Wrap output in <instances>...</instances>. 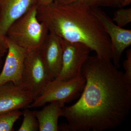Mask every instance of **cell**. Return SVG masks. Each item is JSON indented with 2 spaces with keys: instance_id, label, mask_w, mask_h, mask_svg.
<instances>
[{
  "instance_id": "cell-1",
  "label": "cell",
  "mask_w": 131,
  "mask_h": 131,
  "mask_svg": "<svg viewBox=\"0 0 131 131\" xmlns=\"http://www.w3.org/2000/svg\"><path fill=\"white\" fill-rule=\"evenodd\" d=\"M86 80L80 99L64 106L61 117L65 131H103L122 124L131 108V82L110 60L89 56L82 67Z\"/></svg>"
},
{
  "instance_id": "cell-2",
  "label": "cell",
  "mask_w": 131,
  "mask_h": 131,
  "mask_svg": "<svg viewBox=\"0 0 131 131\" xmlns=\"http://www.w3.org/2000/svg\"><path fill=\"white\" fill-rule=\"evenodd\" d=\"M37 16L50 32L71 42L81 43L100 58L111 61L110 38L93 9L80 2L37 6Z\"/></svg>"
},
{
  "instance_id": "cell-3",
  "label": "cell",
  "mask_w": 131,
  "mask_h": 131,
  "mask_svg": "<svg viewBox=\"0 0 131 131\" xmlns=\"http://www.w3.org/2000/svg\"><path fill=\"white\" fill-rule=\"evenodd\" d=\"M37 5L16 19L8 28L7 37L26 50H39L49 33L44 24L38 19Z\"/></svg>"
},
{
  "instance_id": "cell-4",
  "label": "cell",
  "mask_w": 131,
  "mask_h": 131,
  "mask_svg": "<svg viewBox=\"0 0 131 131\" xmlns=\"http://www.w3.org/2000/svg\"><path fill=\"white\" fill-rule=\"evenodd\" d=\"M85 82V78L81 75L66 81L56 78L50 81L29 108L40 107L53 101L59 102L64 105L78 95L84 88Z\"/></svg>"
},
{
  "instance_id": "cell-5",
  "label": "cell",
  "mask_w": 131,
  "mask_h": 131,
  "mask_svg": "<svg viewBox=\"0 0 131 131\" xmlns=\"http://www.w3.org/2000/svg\"><path fill=\"white\" fill-rule=\"evenodd\" d=\"M50 81L39 50H27L21 84L30 91L34 101Z\"/></svg>"
},
{
  "instance_id": "cell-6",
  "label": "cell",
  "mask_w": 131,
  "mask_h": 131,
  "mask_svg": "<svg viewBox=\"0 0 131 131\" xmlns=\"http://www.w3.org/2000/svg\"><path fill=\"white\" fill-rule=\"evenodd\" d=\"M61 43L62 66L57 78L66 81L81 75L82 67L89 57L91 50L83 44L68 42L62 38Z\"/></svg>"
},
{
  "instance_id": "cell-7",
  "label": "cell",
  "mask_w": 131,
  "mask_h": 131,
  "mask_svg": "<svg viewBox=\"0 0 131 131\" xmlns=\"http://www.w3.org/2000/svg\"><path fill=\"white\" fill-rule=\"evenodd\" d=\"M93 9L110 38L113 64L116 68L119 69L122 53L131 45V30L117 26L100 8L93 7Z\"/></svg>"
},
{
  "instance_id": "cell-8",
  "label": "cell",
  "mask_w": 131,
  "mask_h": 131,
  "mask_svg": "<svg viewBox=\"0 0 131 131\" xmlns=\"http://www.w3.org/2000/svg\"><path fill=\"white\" fill-rule=\"evenodd\" d=\"M33 101L30 91L21 84L11 82L0 84V114L27 108Z\"/></svg>"
},
{
  "instance_id": "cell-9",
  "label": "cell",
  "mask_w": 131,
  "mask_h": 131,
  "mask_svg": "<svg viewBox=\"0 0 131 131\" xmlns=\"http://www.w3.org/2000/svg\"><path fill=\"white\" fill-rule=\"evenodd\" d=\"M7 41L8 49L0 73V84L11 82L16 85H21L27 50L15 44L7 38Z\"/></svg>"
},
{
  "instance_id": "cell-10",
  "label": "cell",
  "mask_w": 131,
  "mask_h": 131,
  "mask_svg": "<svg viewBox=\"0 0 131 131\" xmlns=\"http://www.w3.org/2000/svg\"><path fill=\"white\" fill-rule=\"evenodd\" d=\"M50 81L58 77L62 66V50L61 38L49 32L39 50Z\"/></svg>"
},
{
  "instance_id": "cell-11",
  "label": "cell",
  "mask_w": 131,
  "mask_h": 131,
  "mask_svg": "<svg viewBox=\"0 0 131 131\" xmlns=\"http://www.w3.org/2000/svg\"><path fill=\"white\" fill-rule=\"evenodd\" d=\"M38 0H0V32L6 35L10 26L33 7Z\"/></svg>"
},
{
  "instance_id": "cell-12",
  "label": "cell",
  "mask_w": 131,
  "mask_h": 131,
  "mask_svg": "<svg viewBox=\"0 0 131 131\" xmlns=\"http://www.w3.org/2000/svg\"><path fill=\"white\" fill-rule=\"evenodd\" d=\"M49 103L41 110L33 111L38 122L39 131L59 130V118L64 105L58 101Z\"/></svg>"
},
{
  "instance_id": "cell-13",
  "label": "cell",
  "mask_w": 131,
  "mask_h": 131,
  "mask_svg": "<svg viewBox=\"0 0 131 131\" xmlns=\"http://www.w3.org/2000/svg\"><path fill=\"white\" fill-rule=\"evenodd\" d=\"M124 0H55L54 2L58 5H64L74 2H80L91 7H123Z\"/></svg>"
},
{
  "instance_id": "cell-14",
  "label": "cell",
  "mask_w": 131,
  "mask_h": 131,
  "mask_svg": "<svg viewBox=\"0 0 131 131\" xmlns=\"http://www.w3.org/2000/svg\"><path fill=\"white\" fill-rule=\"evenodd\" d=\"M19 110L0 114V131H13L15 123L22 115Z\"/></svg>"
},
{
  "instance_id": "cell-15",
  "label": "cell",
  "mask_w": 131,
  "mask_h": 131,
  "mask_svg": "<svg viewBox=\"0 0 131 131\" xmlns=\"http://www.w3.org/2000/svg\"><path fill=\"white\" fill-rule=\"evenodd\" d=\"M23 120L18 131H39L38 122L33 111L25 108L23 112Z\"/></svg>"
},
{
  "instance_id": "cell-16",
  "label": "cell",
  "mask_w": 131,
  "mask_h": 131,
  "mask_svg": "<svg viewBox=\"0 0 131 131\" xmlns=\"http://www.w3.org/2000/svg\"><path fill=\"white\" fill-rule=\"evenodd\" d=\"M113 21L120 27H123L131 22V8H119L114 13Z\"/></svg>"
},
{
  "instance_id": "cell-17",
  "label": "cell",
  "mask_w": 131,
  "mask_h": 131,
  "mask_svg": "<svg viewBox=\"0 0 131 131\" xmlns=\"http://www.w3.org/2000/svg\"><path fill=\"white\" fill-rule=\"evenodd\" d=\"M126 59L123 63V67L125 70L124 73L127 80L131 82V50L128 49L126 52Z\"/></svg>"
},
{
  "instance_id": "cell-18",
  "label": "cell",
  "mask_w": 131,
  "mask_h": 131,
  "mask_svg": "<svg viewBox=\"0 0 131 131\" xmlns=\"http://www.w3.org/2000/svg\"><path fill=\"white\" fill-rule=\"evenodd\" d=\"M8 49V46L6 36L0 32V54L3 56L7 52Z\"/></svg>"
},
{
  "instance_id": "cell-19",
  "label": "cell",
  "mask_w": 131,
  "mask_h": 131,
  "mask_svg": "<svg viewBox=\"0 0 131 131\" xmlns=\"http://www.w3.org/2000/svg\"><path fill=\"white\" fill-rule=\"evenodd\" d=\"M55 0H38L37 6L49 5L54 2Z\"/></svg>"
},
{
  "instance_id": "cell-20",
  "label": "cell",
  "mask_w": 131,
  "mask_h": 131,
  "mask_svg": "<svg viewBox=\"0 0 131 131\" xmlns=\"http://www.w3.org/2000/svg\"><path fill=\"white\" fill-rule=\"evenodd\" d=\"M131 3V0H124L123 7L130 5Z\"/></svg>"
},
{
  "instance_id": "cell-21",
  "label": "cell",
  "mask_w": 131,
  "mask_h": 131,
  "mask_svg": "<svg viewBox=\"0 0 131 131\" xmlns=\"http://www.w3.org/2000/svg\"><path fill=\"white\" fill-rule=\"evenodd\" d=\"M3 57V56L0 54V68H1L2 63V58Z\"/></svg>"
}]
</instances>
